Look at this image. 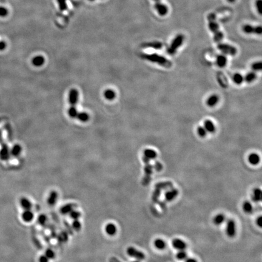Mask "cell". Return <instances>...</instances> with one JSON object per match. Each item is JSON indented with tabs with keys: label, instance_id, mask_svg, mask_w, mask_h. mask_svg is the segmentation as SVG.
I'll return each instance as SVG.
<instances>
[{
	"label": "cell",
	"instance_id": "obj_15",
	"mask_svg": "<svg viewBox=\"0 0 262 262\" xmlns=\"http://www.w3.org/2000/svg\"><path fill=\"white\" fill-rule=\"evenodd\" d=\"M58 197V194L56 191H53L51 192L49 196H48V200H47L48 205L51 206H54L57 201Z\"/></svg>",
	"mask_w": 262,
	"mask_h": 262
},
{
	"label": "cell",
	"instance_id": "obj_10",
	"mask_svg": "<svg viewBox=\"0 0 262 262\" xmlns=\"http://www.w3.org/2000/svg\"><path fill=\"white\" fill-rule=\"evenodd\" d=\"M10 151L6 144H3L0 149V159L3 161H7L10 156Z\"/></svg>",
	"mask_w": 262,
	"mask_h": 262
},
{
	"label": "cell",
	"instance_id": "obj_13",
	"mask_svg": "<svg viewBox=\"0 0 262 262\" xmlns=\"http://www.w3.org/2000/svg\"><path fill=\"white\" fill-rule=\"evenodd\" d=\"M142 46L144 48H150L154 49L159 50L163 48V43L159 41H152L144 43Z\"/></svg>",
	"mask_w": 262,
	"mask_h": 262
},
{
	"label": "cell",
	"instance_id": "obj_50",
	"mask_svg": "<svg viewBox=\"0 0 262 262\" xmlns=\"http://www.w3.org/2000/svg\"><path fill=\"white\" fill-rule=\"evenodd\" d=\"M7 43L4 41H0V51H3L6 49Z\"/></svg>",
	"mask_w": 262,
	"mask_h": 262
},
{
	"label": "cell",
	"instance_id": "obj_3",
	"mask_svg": "<svg viewBox=\"0 0 262 262\" xmlns=\"http://www.w3.org/2000/svg\"><path fill=\"white\" fill-rule=\"evenodd\" d=\"M184 40V37L183 34H178L171 42V45L167 49V52L169 55H174L177 52V49L183 44Z\"/></svg>",
	"mask_w": 262,
	"mask_h": 262
},
{
	"label": "cell",
	"instance_id": "obj_31",
	"mask_svg": "<svg viewBox=\"0 0 262 262\" xmlns=\"http://www.w3.org/2000/svg\"><path fill=\"white\" fill-rule=\"evenodd\" d=\"M233 80L236 84L240 85L243 83V82L244 81V77L242 76L241 74L237 73L233 75Z\"/></svg>",
	"mask_w": 262,
	"mask_h": 262
},
{
	"label": "cell",
	"instance_id": "obj_44",
	"mask_svg": "<svg viewBox=\"0 0 262 262\" xmlns=\"http://www.w3.org/2000/svg\"><path fill=\"white\" fill-rule=\"evenodd\" d=\"M262 68V64L261 61H258V62H255L251 65V69L254 71H258L261 69Z\"/></svg>",
	"mask_w": 262,
	"mask_h": 262
},
{
	"label": "cell",
	"instance_id": "obj_32",
	"mask_svg": "<svg viewBox=\"0 0 262 262\" xmlns=\"http://www.w3.org/2000/svg\"><path fill=\"white\" fill-rule=\"evenodd\" d=\"M243 209L246 213L250 214L253 211V206L250 202L246 201L243 204Z\"/></svg>",
	"mask_w": 262,
	"mask_h": 262
},
{
	"label": "cell",
	"instance_id": "obj_36",
	"mask_svg": "<svg viewBox=\"0 0 262 262\" xmlns=\"http://www.w3.org/2000/svg\"><path fill=\"white\" fill-rule=\"evenodd\" d=\"M79 112L77 111L75 106H70L68 110V114L70 116V117L75 118H76L77 114H78Z\"/></svg>",
	"mask_w": 262,
	"mask_h": 262
},
{
	"label": "cell",
	"instance_id": "obj_27",
	"mask_svg": "<svg viewBox=\"0 0 262 262\" xmlns=\"http://www.w3.org/2000/svg\"><path fill=\"white\" fill-rule=\"evenodd\" d=\"M257 78V75L255 72H250L244 77V80L248 83H251L254 81Z\"/></svg>",
	"mask_w": 262,
	"mask_h": 262
},
{
	"label": "cell",
	"instance_id": "obj_46",
	"mask_svg": "<svg viewBox=\"0 0 262 262\" xmlns=\"http://www.w3.org/2000/svg\"><path fill=\"white\" fill-rule=\"evenodd\" d=\"M9 14V10L7 8L0 6V17H6Z\"/></svg>",
	"mask_w": 262,
	"mask_h": 262
},
{
	"label": "cell",
	"instance_id": "obj_22",
	"mask_svg": "<svg viewBox=\"0 0 262 262\" xmlns=\"http://www.w3.org/2000/svg\"><path fill=\"white\" fill-rule=\"evenodd\" d=\"M76 206V205L75 204H72V203H69V204H66L65 205H64L63 206L61 207L60 211L61 213L63 214V215H67V214H69V213L75 209V207Z\"/></svg>",
	"mask_w": 262,
	"mask_h": 262
},
{
	"label": "cell",
	"instance_id": "obj_59",
	"mask_svg": "<svg viewBox=\"0 0 262 262\" xmlns=\"http://www.w3.org/2000/svg\"><path fill=\"white\" fill-rule=\"evenodd\" d=\"M89 1H95V0H89Z\"/></svg>",
	"mask_w": 262,
	"mask_h": 262
},
{
	"label": "cell",
	"instance_id": "obj_6",
	"mask_svg": "<svg viewBox=\"0 0 262 262\" xmlns=\"http://www.w3.org/2000/svg\"><path fill=\"white\" fill-rule=\"evenodd\" d=\"M226 232L229 237H234L236 234V225L233 219H229L226 222Z\"/></svg>",
	"mask_w": 262,
	"mask_h": 262
},
{
	"label": "cell",
	"instance_id": "obj_19",
	"mask_svg": "<svg viewBox=\"0 0 262 262\" xmlns=\"http://www.w3.org/2000/svg\"><path fill=\"white\" fill-rule=\"evenodd\" d=\"M45 58L41 55H37L33 58L32 60V63L34 66L36 67H40L44 64Z\"/></svg>",
	"mask_w": 262,
	"mask_h": 262
},
{
	"label": "cell",
	"instance_id": "obj_51",
	"mask_svg": "<svg viewBox=\"0 0 262 262\" xmlns=\"http://www.w3.org/2000/svg\"><path fill=\"white\" fill-rule=\"evenodd\" d=\"M49 259L45 255H43L39 258V262H49Z\"/></svg>",
	"mask_w": 262,
	"mask_h": 262
},
{
	"label": "cell",
	"instance_id": "obj_24",
	"mask_svg": "<svg viewBox=\"0 0 262 262\" xmlns=\"http://www.w3.org/2000/svg\"><path fill=\"white\" fill-rule=\"evenodd\" d=\"M143 156L146 157V158H148V159L152 160V159H155L157 156V152L151 149H146L144 150L143 152Z\"/></svg>",
	"mask_w": 262,
	"mask_h": 262
},
{
	"label": "cell",
	"instance_id": "obj_25",
	"mask_svg": "<svg viewBox=\"0 0 262 262\" xmlns=\"http://www.w3.org/2000/svg\"><path fill=\"white\" fill-rule=\"evenodd\" d=\"M248 161L251 164L256 165L259 163L260 161V158L257 153H252L248 157Z\"/></svg>",
	"mask_w": 262,
	"mask_h": 262
},
{
	"label": "cell",
	"instance_id": "obj_34",
	"mask_svg": "<svg viewBox=\"0 0 262 262\" xmlns=\"http://www.w3.org/2000/svg\"><path fill=\"white\" fill-rule=\"evenodd\" d=\"M57 2L58 4L59 9L61 12L65 11L68 9L67 0H57Z\"/></svg>",
	"mask_w": 262,
	"mask_h": 262
},
{
	"label": "cell",
	"instance_id": "obj_1",
	"mask_svg": "<svg viewBox=\"0 0 262 262\" xmlns=\"http://www.w3.org/2000/svg\"><path fill=\"white\" fill-rule=\"evenodd\" d=\"M208 27L210 31L213 33V40L215 43H219L224 38L223 33L220 30L219 25L216 21V15L211 13L208 15Z\"/></svg>",
	"mask_w": 262,
	"mask_h": 262
},
{
	"label": "cell",
	"instance_id": "obj_4",
	"mask_svg": "<svg viewBox=\"0 0 262 262\" xmlns=\"http://www.w3.org/2000/svg\"><path fill=\"white\" fill-rule=\"evenodd\" d=\"M217 49L223 54L234 56L237 54V50L234 46L227 43H219L217 45Z\"/></svg>",
	"mask_w": 262,
	"mask_h": 262
},
{
	"label": "cell",
	"instance_id": "obj_57",
	"mask_svg": "<svg viewBox=\"0 0 262 262\" xmlns=\"http://www.w3.org/2000/svg\"><path fill=\"white\" fill-rule=\"evenodd\" d=\"M153 1H156V3H157V2H160L161 0H153Z\"/></svg>",
	"mask_w": 262,
	"mask_h": 262
},
{
	"label": "cell",
	"instance_id": "obj_16",
	"mask_svg": "<svg viewBox=\"0 0 262 262\" xmlns=\"http://www.w3.org/2000/svg\"><path fill=\"white\" fill-rule=\"evenodd\" d=\"M227 58L225 54L219 55L216 58V64L220 68H224L227 64Z\"/></svg>",
	"mask_w": 262,
	"mask_h": 262
},
{
	"label": "cell",
	"instance_id": "obj_28",
	"mask_svg": "<svg viewBox=\"0 0 262 262\" xmlns=\"http://www.w3.org/2000/svg\"><path fill=\"white\" fill-rule=\"evenodd\" d=\"M261 195H262V192L261 189L258 188L255 189L253 192V194L252 195V199L255 202H259L261 200Z\"/></svg>",
	"mask_w": 262,
	"mask_h": 262
},
{
	"label": "cell",
	"instance_id": "obj_26",
	"mask_svg": "<svg viewBox=\"0 0 262 262\" xmlns=\"http://www.w3.org/2000/svg\"><path fill=\"white\" fill-rule=\"evenodd\" d=\"M104 96L107 100H113L116 97V94L112 89H106L104 92Z\"/></svg>",
	"mask_w": 262,
	"mask_h": 262
},
{
	"label": "cell",
	"instance_id": "obj_39",
	"mask_svg": "<svg viewBox=\"0 0 262 262\" xmlns=\"http://www.w3.org/2000/svg\"><path fill=\"white\" fill-rule=\"evenodd\" d=\"M153 166L150 164L149 163L145 164V172L146 175H151L153 172Z\"/></svg>",
	"mask_w": 262,
	"mask_h": 262
},
{
	"label": "cell",
	"instance_id": "obj_52",
	"mask_svg": "<svg viewBox=\"0 0 262 262\" xmlns=\"http://www.w3.org/2000/svg\"><path fill=\"white\" fill-rule=\"evenodd\" d=\"M257 224L258 225V226L261 227V226H262V218H261V217H259L257 219Z\"/></svg>",
	"mask_w": 262,
	"mask_h": 262
},
{
	"label": "cell",
	"instance_id": "obj_47",
	"mask_svg": "<svg viewBox=\"0 0 262 262\" xmlns=\"http://www.w3.org/2000/svg\"><path fill=\"white\" fill-rule=\"evenodd\" d=\"M153 169H155L156 171H157L158 172L161 171L162 170V169H163V165H162V164L161 163H160L159 161H157V162L155 163V164H154V165L153 166Z\"/></svg>",
	"mask_w": 262,
	"mask_h": 262
},
{
	"label": "cell",
	"instance_id": "obj_20",
	"mask_svg": "<svg viewBox=\"0 0 262 262\" xmlns=\"http://www.w3.org/2000/svg\"><path fill=\"white\" fill-rule=\"evenodd\" d=\"M203 127L205 128L207 132L214 133L215 131V126L214 123L210 120H206L205 121Z\"/></svg>",
	"mask_w": 262,
	"mask_h": 262
},
{
	"label": "cell",
	"instance_id": "obj_56",
	"mask_svg": "<svg viewBox=\"0 0 262 262\" xmlns=\"http://www.w3.org/2000/svg\"><path fill=\"white\" fill-rule=\"evenodd\" d=\"M227 1L230 3H233L236 1V0H227Z\"/></svg>",
	"mask_w": 262,
	"mask_h": 262
},
{
	"label": "cell",
	"instance_id": "obj_17",
	"mask_svg": "<svg viewBox=\"0 0 262 262\" xmlns=\"http://www.w3.org/2000/svg\"><path fill=\"white\" fill-rule=\"evenodd\" d=\"M105 231L107 234L112 236H114L116 234L117 231V228L114 224L109 223L106 225Z\"/></svg>",
	"mask_w": 262,
	"mask_h": 262
},
{
	"label": "cell",
	"instance_id": "obj_35",
	"mask_svg": "<svg viewBox=\"0 0 262 262\" xmlns=\"http://www.w3.org/2000/svg\"><path fill=\"white\" fill-rule=\"evenodd\" d=\"M172 183L171 182H163L157 184L156 185V188L161 190V188H172Z\"/></svg>",
	"mask_w": 262,
	"mask_h": 262
},
{
	"label": "cell",
	"instance_id": "obj_7",
	"mask_svg": "<svg viewBox=\"0 0 262 262\" xmlns=\"http://www.w3.org/2000/svg\"><path fill=\"white\" fill-rule=\"evenodd\" d=\"M127 253L129 256L135 258L138 260H143L145 258V255L142 251L135 249L132 246H131L127 249Z\"/></svg>",
	"mask_w": 262,
	"mask_h": 262
},
{
	"label": "cell",
	"instance_id": "obj_49",
	"mask_svg": "<svg viewBox=\"0 0 262 262\" xmlns=\"http://www.w3.org/2000/svg\"><path fill=\"white\" fill-rule=\"evenodd\" d=\"M160 190L159 189L156 188V190L155 191L153 195V200L154 202H156L157 200H158L159 196H160Z\"/></svg>",
	"mask_w": 262,
	"mask_h": 262
},
{
	"label": "cell",
	"instance_id": "obj_42",
	"mask_svg": "<svg viewBox=\"0 0 262 262\" xmlns=\"http://www.w3.org/2000/svg\"><path fill=\"white\" fill-rule=\"evenodd\" d=\"M197 131L198 135L200 137H202V138L205 137L206 135V134H207V131H206V129H205V128L203 126L198 127Z\"/></svg>",
	"mask_w": 262,
	"mask_h": 262
},
{
	"label": "cell",
	"instance_id": "obj_58",
	"mask_svg": "<svg viewBox=\"0 0 262 262\" xmlns=\"http://www.w3.org/2000/svg\"><path fill=\"white\" fill-rule=\"evenodd\" d=\"M132 262H140V261H138V260H136V261H132Z\"/></svg>",
	"mask_w": 262,
	"mask_h": 262
},
{
	"label": "cell",
	"instance_id": "obj_54",
	"mask_svg": "<svg viewBox=\"0 0 262 262\" xmlns=\"http://www.w3.org/2000/svg\"><path fill=\"white\" fill-rule=\"evenodd\" d=\"M186 262H197V261L193 258H189L186 259Z\"/></svg>",
	"mask_w": 262,
	"mask_h": 262
},
{
	"label": "cell",
	"instance_id": "obj_21",
	"mask_svg": "<svg viewBox=\"0 0 262 262\" xmlns=\"http://www.w3.org/2000/svg\"><path fill=\"white\" fill-rule=\"evenodd\" d=\"M219 101V97L218 95L213 94L211 95L206 100V104L209 107H214L216 105Z\"/></svg>",
	"mask_w": 262,
	"mask_h": 262
},
{
	"label": "cell",
	"instance_id": "obj_48",
	"mask_svg": "<svg viewBox=\"0 0 262 262\" xmlns=\"http://www.w3.org/2000/svg\"><path fill=\"white\" fill-rule=\"evenodd\" d=\"M150 180H151L150 175H145L144 178H143V180H142V183H143V185H145V186L148 185V184L150 181Z\"/></svg>",
	"mask_w": 262,
	"mask_h": 262
},
{
	"label": "cell",
	"instance_id": "obj_33",
	"mask_svg": "<svg viewBox=\"0 0 262 262\" xmlns=\"http://www.w3.org/2000/svg\"><path fill=\"white\" fill-rule=\"evenodd\" d=\"M76 118L78 119L79 120L81 121V122H86L89 120V115L87 113L84 112H79L78 114H77L76 116Z\"/></svg>",
	"mask_w": 262,
	"mask_h": 262
},
{
	"label": "cell",
	"instance_id": "obj_41",
	"mask_svg": "<svg viewBox=\"0 0 262 262\" xmlns=\"http://www.w3.org/2000/svg\"><path fill=\"white\" fill-rule=\"evenodd\" d=\"M48 221V218L44 214H41L38 217V222L40 225L44 226Z\"/></svg>",
	"mask_w": 262,
	"mask_h": 262
},
{
	"label": "cell",
	"instance_id": "obj_38",
	"mask_svg": "<svg viewBox=\"0 0 262 262\" xmlns=\"http://www.w3.org/2000/svg\"><path fill=\"white\" fill-rule=\"evenodd\" d=\"M188 257V254L184 250H180L177 254V258L180 260H186Z\"/></svg>",
	"mask_w": 262,
	"mask_h": 262
},
{
	"label": "cell",
	"instance_id": "obj_43",
	"mask_svg": "<svg viewBox=\"0 0 262 262\" xmlns=\"http://www.w3.org/2000/svg\"><path fill=\"white\" fill-rule=\"evenodd\" d=\"M255 6L257 11L258 12L259 15H261L262 13V0H256Z\"/></svg>",
	"mask_w": 262,
	"mask_h": 262
},
{
	"label": "cell",
	"instance_id": "obj_29",
	"mask_svg": "<svg viewBox=\"0 0 262 262\" xmlns=\"http://www.w3.org/2000/svg\"><path fill=\"white\" fill-rule=\"evenodd\" d=\"M225 216L222 214H217L214 219V223L216 225H220L225 221Z\"/></svg>",
	"mask_w": 262,
	"mask_h": 262
},
{
	"label": "cell",
	"instance_id": "obj_8",
	"mask_svg": "<svg viewBox=\"0 0 262 262\" xmlns=\"http://www.w3.org/2000/svg\"><path fill=\"white\" fill-rule=\"evenodd\" d=\"M79 100V92L75 89L70 90L69 94V102L71 106H75Z\"/></svg>",
	"mask_w": 262,
	"mask_h": 262
},
{
	"label": "cell",
	"instance_id": "obj_45",
	"mask_svg": "<svg viewBox=\"0 0 262 262\" xmlns=\"http://www.w3.org/2000/svg\"><path fill=\"white\" fill-rule=\"evenodd\" d=\"M45 255L47 257L49 260L54 259L55 257V254L53 250L51 249H48L45 252Z\"/></svg>",
	"mask_w": 262,
	"mask_h": 262
},
{
	"label": "cell",
	"instance_id": "obj_2",
	"mask_svg": "<svg viewBox=\"0 0 262 262\" xmlns=\"http://www.w3.org/2000/svg\"><path fill=\"white\" fill-rule=\"evenodd\" d=\"M141 57L143 59H145L147 61H150V62L157 63L163 67L169 68H171L172 65V62L171 61L167 59L166 58L164 57L163 56L157 54H141Z\"/></svg>",
	"mask_w": 262,
	"mask_h": 262
},
{
	"label": "cell",
	"instance_id": "obj_5",
	"mask_svg": "<svg viewBox=\"0 0 262 262\" xmlns=\"http://www.w3.org/2000/svg\"><path fill=\"white\" fill-rule=\"evenodd\" d=\"M243 31L247 34H255L260 35L262 33V28L261 26H254L250 24H245L242 27Z\"/></svg>",
	"mask_w": 262,
	"mask_h": 262
},
{
	"label": "cell",
	"instance_id": "obj_37",
	"mask_svg": "<svg viewBox=\"0 0 262 262\" xmlns=\"http://www.w3.org/2000/svg\"><path fill=\"white\" fill-rule=\"evenodd\" d=\"M70 217L71 219H72L73 220H79L80 219V217H81V213L80 212L76 211V210H72L70 213Z\"/></svg>",
	"mask_w": 262,
	"mask_h": 262
},
{
	"label": "cell",
	"instance_id": "obj_18",
	"mask_svg": "<svg viewBox=\"0 0 262 262\" xmlns=\"http://www.w3.org/2000/svg\"><path fill=\"white\" fill-rule=\"evenodd\" d=\"M20 205L24 210H30L32 207V203L26 197H23L21 198Z\"/></svg>",
	"mask_w": 262,
	"mask_h": 262
},
{
	"label": "cell",
	"instance_id": "obj_53",
	"mask_svg": "<svg viewBox=\"0 0 262 262\" xmlns=\"http://www.w3.org/2000/svg\"><path fill=\"white\" fill-rule=\"evenodd\" d=\"M109 262H121V261H120L118 258H117L113 257H111V258H110V260H109Z\"/></svg>",
	"mask_w": 262,
	"mask_h": 262
},
{
	"label": "cell",
	"instance_id": "obj_12",
	"mask_svg": "<svg viewBox=\"0 0 262 262\" xmlns=\"http://www.w3.org/2000/svg\"><path fill=\"white\" fill-rule=\"evenodd\" d=\"M178 191L177 189H171L167 191L165 194V198L168 202H171L174 200L178 195Z\"/></svg>",
	"mask_w": 262,
	"mask_h": 262
},
{
	"label": "cell",
	"instance_id": "obj_55",
	"mask_svg": "<svg viewBox=\"0 0 262 262\" xmlns=\"http://www.w3.org/2000/svg\"><path fill=\"white\" fill-rule=\"evenodd\" d=\"M143 161H144V163H145V164L149 163V162H150V160L148 159V158H146V157H145V156L143 157Z\"/></svg>",
	"mask_w": 262,
	"mask_h": 262
},
{
	"label": "cell",
	"instance_id": "obj_40",
	"mask_svg": "<svg viewBox=\"0 0 262 262\" xmlns=\"http://www.w3.org/2000/svg\"><path fill=\"white\" fill-rule=\"evenodd\" d=\"M72 226V228L76 231H79L81 228V224L79 220H73Z\"/></svg>",
	"mask_w": 262,
	"mask_h": 262
},
{
	"label": "cell",
	"instance_id": "obj_23",
	"mask_svg": "<svg viewBox=\"0 0 262 262\" xmlns=\"http://www.w3.org/2000/svg\"><path fill=\"white\" fill-rule=\"evenodd\" d=\"M10 151L11 156L15 157H18L20 155V153H21L22 148L20 145L16 144L13 146V147L12 148L11 150H10Z\"/></svg>",
	"mask_w": 262,
	"mask_h": 262
},
{
	"label": "cell",
	"instance_id": "obj_11",
	"mask_svg": "<svg viewBox=\"0 0 262 262\" xmlns=\"http://www.w3.org/2000/svg\"><path fill=\"white\" fill-rule=\"evenodd\" d=\"M172 246L173 247L178 250H184L186 248V244L184 241L179 239H175L172 241Z\"/></svg>",
	"mask_w": 262,
	"mask_h": 262
},
{
	"label": "cell",
	"instance_id": "obj_9",
	"mask_svg": "<svg viewBox=\"0 0 262 262\" xmlns=\"http://www.w3.org/2000/svg\"><path fill=\"white\" fill-rule=\"evenodd\" d=\"M154 8H155L157 12L159 15L161 17L166 16L169 11V9L167 6L161 2L156 3L155 4V6H154Z\"/></svg>",
	"mask_w": 262,
	"mask_h": 262
},
{
	"label": "cell",
	"instance_id": "obj_30",
	"mask_svg": "<svg viewBox=\"0 0 262 262\" xmlns=\"http://www.w3.org/2000/svg\"><path fill=\"white\" fill-rule=\"evenodd\" d=\"M154 246L155 247L160 250H162L166 247V243L162 239H157L154 241Z\"/></svg>",
	"mask_w": 262,
	"mask_h": 262
},
{
	"label": "cell",
	"instance_id": "obj_14",
	"mask_svg": "<svg viewBox=\"0 0 262 262\" xmlns=\"http://www.w3.org/2000/svg\"><path fill=\"white\" fill-rule=\"evenodd\" d=\"M21 217L23 221L29 223L32 221V220L34 219V215L30 210H24L22 214Z\"/></svg>",
	"mask_w": 262,
	"mask_h": 262
}]
</instances>
